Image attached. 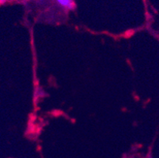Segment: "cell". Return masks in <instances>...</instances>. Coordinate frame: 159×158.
<instances>
[{"mask_svg":"<svg viewBox=\"0 0 159 158\" xmlns=\"http://www.w3.org/2000/svg\"><path fill=\"white\" fill-rule=\"evenodd\" d=\"M53 1L57 7L65 11H73L75 7L74 0H53Z\"/></svg>","mask_w":159,"mask_h":158,"instance_id":"1","label":"cell"}]
</instances>
